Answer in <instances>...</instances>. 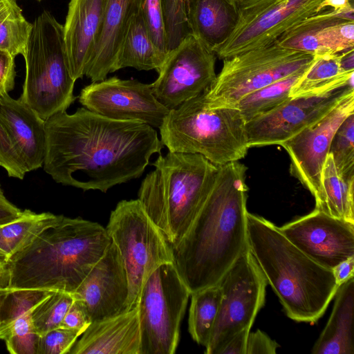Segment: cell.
Segmentation results:
<instances>
[{
  "label": "cell",
  "mask_w": 354,
  "mask_h": 354,
  "mask_svg": "<svg viewBox=\"0 0 354 354\" xmlns=\"http://www.w3.org/2000/svg\"><path fill=\"white\" fill-rule=\"evenodd\" d=\"M138 199L172 246L185 234L209 196L218 166L200 154L160 153Z\"/></svg>",
  "instance_id": "5b68a950"
},
{
  "label": "cell",
  "mask_w": 354,
  "mask_h": 354,
  "mask_svg": "<svg viewBox=\"0 0 354 354\" xmlns=\"http://www.w3.org/2000/svg\"><path fill=\"white\" fill-rule=\"evenodd\" d=\"M328 7L339 12H354V0H322L317 8V12L319 13Z\"/></svg>",
  "instance_id": "bcb514c9"
},
{
  "label": "cell",
  "mask_w": 354,
  "mask_h": 354,
  "mask_svg": "<svg viewBox=\"0 0 354 354\" xmlns=\"http://www.w3.org/2000/svg\"><path fill=\"white\" fill-rule=\"evenodd\" d=\"M73 295L83 304L91 322L127 311V276L113 241Z\"/></svg>",
  "instance_id": "d6986e66"
},
{
  "label": "cell",
  "mask_w": 354,
  "mask_h": 354,
  "mask_svg": "<svg viewBox=\"0 0 354 354\" xmlns=\"http://www.w3.org/2000/svg\"><path fill=\"white\" fill-rule=\"evenodd\" d=\"M315 55L283 48L276 41L225 58L205 91L212 106L233 107L242 97L283 78L304 73Z\"/></svg>",
  "instance_id": "9c48e42d"
},
{
  "label": "cell",
  "mask_w": 354,
  "mask_h": 354,
  "mask_svg": "<svg viewBox=\"0 0 354 354\" xmlns=\"http://www.w3.org/2000/svg\"><path fill=\"white\" fill-rule=\"evenodd\" d=\"M23 213L6 198L0 185V226L20 218Z\"/></svg>",
  "instance_id": "ee69618b"
},
{
  "label": "cell",
  "mask_w": 354,
  "mask_h": 354,
  "mask_svg": "<svg viewBox=\"0 0 354 354\" xmlns=\"http://www.w3.org/2000/svg\"><path fill=\"white\" fill-rule=\"evenodd\" d=\"M70 354H139L138 306L117 315L91 322Z\"/></svg>",
  "instance_id": "7402d4cb"
},
{
  "label": "cell",
  "mask_w": 354,
  "mask_h": 354,
  "mask_svg": "<svg viewBox=\"0 0 354 354\" xmlns=\"http://www.w3.org/2000/svg\"><path fill=\"white\" fill-rule=\"evenodd\" d=\"M4 263L0 260V284L6 286L5 278L3 277Z\"/></svg>",
  "instance_id": "681fc988"
},
{
  "label": "cell",
  "mask_w": 354,
  "mask_h": 354,
  "mask_svg": "<svg viewBox=\"0 0 354 354\" xmlns=\"http://www.w3.org/2000/svg\"><path fill=\"white\" fill-rule=\"evenodd\" d=\"M167 55L152 40L140 8L131 20L118 52L113 71L131 67L139 71H158Z\"/></svg>",
  "instance_id": "4316f807"
},
{
  "label": "cell",
  "mask_w": 354,
  "mask_h": 354,
  "mask_svg": "<svg viewBox=\"0 0 354 354\" xmlns=\"http://www.w3.org/2000/svg\"><path fill=\"white\" fill-rule=\"evenodd\" d=\"M139 9V0H108L100 34L85 72L93 82L104 80L114 72L118 52Z\"/></svg>",
  "instance_id": "603a6c76"
},
{
  "label": "cell",
  "mask_w": 354,
  "mask_h": 354,
  "mask_svg": "<svg viewBox=\"0 0 354 354\" xmlns=\"http://www.w3.org/2000/svg\"><path fill=\"white\" fill-rule=\"evenodd\" d=\"M279 345L260 330L250 332L248 336L245 354H275Z\"/></svg>",
  "instance_id": "60d3db41"
},
{
  "label": "cell",
  "mask_w": 354,
  "mask_h": 354,
  "mask_svg": "<svg viewBox=\"0 0 354 354\" xmlns=\"http://www.w3.org/2000/svg\"><path fill=\"white\" fill-rule=\"evenodd\" d=\"M279 228L301 251L327 269L354 257V223L317 209Z\"/></svg>",
  "instance_id": "ac0fdd59"
},
{
  "label": "cell",
  "mask_w": 354,
  "mask_h": 354,
  "mask_svg": "<svg viewBox=\"0 0 354 354\" xmlns=\"http://www.w3.org/2000/svg\"><path fill=\"white\" fill-rule=\"evenodd\" d=\"M15 57L0 50V95L8 93L15 86Z\"/></svg>",
  "instance_id": "b9f144b4"
},
{
  "label": "cell",
  "mask_w": 354,
  "mask_h": 354,
  "mask_svg": "<svg viewBox=\"0 0 354 354\" xmlns=\"http://www.w3.org/2000/svg\"><path fill=\"white\" fill-rule=\"evenodd\" d=\"M276 42L313 55L354 48V12L322 11L286 32Z\"/></svg>",
  "instance_id": "ffe728a7"
},
{
  "label": "cell",
  "mask_w": 354,
  "mask_h": 354,
  "mask_svg": "<svg viewBox=\"0 0 354 354\" xmlns=\"http://www.w3.org/2000/svg\"><path fill=\"white\" fill-rule=\"evenodd\" d=\"M3 0H0V5L2 3Z\"/></svg>",
  "instance_id": "f907efd6"
},
{
  "label": "cell",
  "mask_w": 354,
  "mask_h": 354,
  "mask_svg": "<svg viewBox=\"0 0 354 354\" xmlns=\"http://www.w3.org/2000/svg\"><path fill=\"white\" fill-rule=\"evenodd\" d=\"M245 126L237 108L212 106L204 91L169 110L160 140L169 151L200 154L220 166L246 156Z\"/></svg>",
  "instance_id": "8992f818"
},
{
  "label": "cell",
  "mask_w": 354,
  "mask_h": 354,
  "mask_svg": "<svg viewBox=\"0 0 354 354\" xmlns=\"http://www.w3.org/2000/svg\"><path fill=\"white\" fill-rule=\"evenodd\" d=\"M333 311L315 342L313 354H354V277L339 285Z\"/></svg>",
  "instance_id": "d4e9b609"
},
{
  "label": "cell",
  "mask_w": 354,
  "mask_h": 354,
  "mask_svg": "<svg viewBox=\"0 0 354 354\" xmlns=\"http://www.w3.org/2000/svg\"><path fill=\"white\" fill-rule=\"evenodd\" d=\"M354 257H350L337 264L332 269L338 286L354 277Z\"/></svg>",
  "instance_id": "f6af8a7d"
},
{
  "label": "cell",
  "mask_w": 354,
  "mask_h": 354,
  "mask_svg": "<svg viewBox=\"0 0 354 354\" xmlns=\"http://www.w3.org/2000/svg\"><path fill=\"white\" fill-rule=\"evenodd\" d=\"M322 180L324 203L320 211L354 223V178H342L330 153L323 167Z\"/></svg>",
  "instance_id": "f1b7e54d"
},
{
  "label": "cell",
  "mask_w": 354,
  "mask_h": 354,
  "mask_svg": "<svg viewBox=\"0 0 354 354\" xmlns=\"http://www.w3.org/2000/svg\"><path fill=\"white\" fill-rule=\"evenodd\" d=\"M80 103L88 110L118 120H136L160 128L169 110L154 96L151 84L118 77L83 88Z\"/></svg>",
  "instance_id": "2e32d148"
},
{
  "label": "cell",
  "mask_w": 354,
  "mask_h": 354,
  "mask_svg": "<svg viewBox=\"0 0 354 354\" xmlns=\"http://www.w3.org/2000/svg\"><path fill=\"white\" fill-rule=\"evenodd\" d=\"M248 248L288 317L313 324L338 288L332 270L312 260L266 218L247 214Z\"/></svg>",
  "instance_id": "277c9868"
},
{
  "label": "cell",
  "mask_w": 354,
  "mask_h": 354,
  "mask_svg": "<svg viewBox=\"0 0 354 354\" xmlns=\"http://www.w3.org/2000/svg\"><path fill=\"white\" fill-rule=\"evenodd\" d=\"M190 292L174 262L162 264L143 284L138 303L139 354H174Z\"/></svg>",
  "instance_id": "30bf717a"
},
{
  "label": "cell",
  "mask_w": 354,
  "mask_h": 354,
  "mask_svg": "<svg viewBox=\"0 0 354 354\" xmlns=\"http://www.w3.org/2000/svg\"><path fill=\"white\" fill-rule=\"evenodd\" d=\"M250 329H243L233 335L218 354H245L247 339Z\"/></svg>",
  "instance_id": "7bdbcfd3"
},
{
  "label": "cell",
  "mask_w": 354,
  "mask_h": 354,
  "mask_svg": "<svg viewBox=\"0 0 354 354\" xmlns=\"http://www.w3.org/2000/svg\"><path fill=\"white\" fill-rule=\"evenodd\" d=\"M353 113L354 90L317 123L280 145L290 156V174L312 194L319 210L324 203L322 171L331 140L340 124Z\"/></svg>",
  "instance_id": "9a60e30c"
},
{
  "label": "cell",
  "mask_w": 354,
  "mask_h": 354,
  "mask_svg": "<svg viewBox=\"0 0 354 354\" xmlns=\"http://www.w3.org/2000/svg\"><path fill=\"white\" fill-rule=\"evenodd\" d=\"M215 53L190 34L169 51L151 84L156 98L169 110L206 91L214 81Z\"/></svg>",
  "instance_id": "5bb4252c"
},
{
  "label": "cell",
  "mask_w": 354,
  "mask_h": 354,
  "mask_svg": "<svg viewBox=\"0 0 354 354\" xmlns=\"http://www.w3.org/2000/svg\"><path fill=\"white\" fill-rule=\"evenodd\" d=\"M322 0H239L236 26L214 53L224 59L275 42L306 19L317 14Z\"/></svg>",
  "instance_id": "7c38bea8"
},
{
  "label": "cell",
  "mask_w": 354,
  "mask_h": 354,
  "mask_svg": "<svg viewBox=\"0 0 354 354\" xmlns=\"http://www.w3.org/2000/svg\"><path fill=\"white\" fill-rule=\"evenodd\" d=\"M246 171L239 161L218 166L209 196L172 246L174 263L191 294L217 284L248 248Z\"/></svg>",
  "instance_id": "7a4b0ae2"
},
{
  "label": "cell",
  "mask_w": 354,
  "mask_h": 354,
  "mask_svg": "<svg viewBox=\"0 0 354 354\" xmlns=\"http://www.w3.org/2000/svg\"><path fill=\"white\" fill-rule=\"evenodd\" d=\"M189 312V332L198 344L207 346L218 314L222 292L218 284L196 291Z\"/></svg>",
  "instance_id": "f546056e"
},
{
  "label": "cell",
  "mask_w": 354,
  "mask_h": 354,
  "mask_svg": "<svg viewBox=\"0 0 354 354\" xmlns=\"http://www.w3.org/2000/svg\"><path fill=\"white\" fill-rule=\"evenodd\" d=\"M139 1L140 8L152 40L161 51L168 54L162 19L161 0Z\"/></svg>",
  "instance_id": "f35d334b"
},
{
  "label": "cell",
  "mask_w": 354,
  "mask_h": 354,
  "mask_svg": "<svg viewBox=\"0 0 354 354\" xmlns=\"http://www.w3.org/2000/svg\"><path fill=\"white\" fill-rule=\"evenodd\" d=\"M36 1H42V0H36Z\"/></svg>",
  "instance_id": "816d5d0a"
},
{
  "label": "cell",
  "mask_w": 354,
  "mask_h": 354,
  "mask_svg": "<svg viewBox=\"0 0 354 354\" xmlns=\"http://www.w3.org/2000/svg\"><path fill=\"white\" fill-rule=\"evenodd\" d=\"M45 121L19 98L0 95V166L9 177L23 180L43 166Z\"/></svg>",
  "instance_id": "4fadbf2b"
},
{
  "label": "cell",
  "mask_w": 354,
  "mask_h": 354,
  "mask_svg": "<svg viewBox=\"0 0 354 354\" xmlns=\"http://www.w3.org/2000/svg\"><path fill=\"white\" fill-rule=\"evenodd\" d=\"M44 170L58 183L106 192L139 178L163 145L150 125L108 118L83 107L45 120Z\"/></svg>",
  "instance_id": "6da1fadb"
},
{
  "label": "cell",
  "mask_w": 354,
  "mask_h": 354,
  "mask_svg": "<svg viewBox=\"0 0 354 354\" xmlns=\"http://www.w3.org/2000/svg\"><path fill=\"white\" fill-rule=\"evenodd\" d=\"M302 74L283 78L252 92L242 97L233 107L240 111L245 122L266 114L291 98L290 90Z\"/></svg>",
  "instance_id": "4dcf8cb0"
},
{
  "label": "cell",
  "mask_w": 354,
  "mask_h": 354,
  "mask_svg": "<svg viewBox=\"0 0 354 354\" xmlns=\"http://www.w3.org/2000/svg\"><path fill=\"white\" fill-rule=\"evenodd\" d=\"M342 52L315 55L309 68L290 90V97L324 95L341 88L354 87V72H346L341 66Z\"/></svg>",
  "instance_id": "484cf974"
},
{
  "label": "cell",
  "mask_w": 354,
  "mask_h": 354,
  "mask_svg": "<svg viewBox=\"0 0 354 354\" xmlns=\"http://www.w3.org/2000/svg\"><path fill=\"white\" fill-rule=\"evenodd\" d=\"M82 333L59 327L40 335L37 354L68 353Z\"/></svg>",
  "instance_id": "74e56055"
},
{
  "label": "cell",
  "mask_w": 354,
  "mask_h": 354,
  "mask_svg": "<svg viewBox=\"0 0 354 354\" xmlns=\"http://www.w3.org/2000/svg\"><path fill=\"white\" fill-rule=\"evenodd\" d=\"M108 0H71L64 39L68 65L76 81L85 75L97 42Z\"/></svg>",
  "instance_id": "44dd1931"
},
{
  "label": "cell",
  "mask_w": 354,
  "mask_h": 354,
  "mask_svg": "<svg viewBox=\"0 0 354 354\" xmlns=\"http://www.w3.org/2000/svg\"><path fill=\"white\" fill-rule=\"evenodd\" d=\"M32 26L25 19L17 0H3L0 5V50L15 57L24 56Z\"/></svg>",
  "instance_id": "1f68e13d"
},
{
  "label": "cell",
  "mask_w": 354,
  "mask_h": 354,
  "mask_svg": "<svg viewBox=\"0 0 354 354\" xmlns=\"http://www.w3.org/2000/svg\"><path fill=\"white\" fill-rule=\"evenodd\" d=\"M74 301L73 294L53 291L30 311V318L37 333L41 335L60 327L61 323Z\"/></svg>",
  "instance_id": "836d02e7"
},
{
  "label": "cell",
  "mask_w": 354,
  "mask_h": 354,
  "mask_svg": "<svg viewBox=\"0 0 354 354\" xmlns=\"http://www.w3.org/2000/svg\"><path fill=\"white\" fill-rule=\"evenodd\" d=\"M189 0H161V8L168 53L191 34L188 22Z\"/></svg>",
  "instance_id": "d590c367"
},
{
  "label": "cell",
  "mask_w": 354,
  "mask_h": 354,
  "mask_svg": "<svg viewBox=\"0 0 354 354\" xmlns=\"http://www.w3.org/2000/svg\"><path fill=\"white\" fill-rule=\"evenodd\" d=\"M239 0H189L191 34L212 51L222 44L235 28Z\"/></svg>",
  "instance_id": "cb8c5ba5"
},
{
  "label": "cell",
  "mask_w": 354,
  "mask_h": 354,
  "mask_svg": "<svg viewBox=\"0 0 354 354\" xmlns=\"http://www.w3.org/2000/svg\"><path fill=\"white\" fill-rule=\"evenodd\" d=\"M111 241L106 227L97 223L57 215L4 263L6 286L73 294Z\"/></svg>",
  "instance_id": "3957f363"
},
{
  "label": "cell",
  "mask_w": 354,
  "mask_h": 354,
  "mask_svg": "<svg viewBox=\"0 0 354 354\" xmlns=\"http://www.w3.org/2000/svg\"><path fill=\"white\" fill-rule=\"evenodd\" d=\"M10 289H8L6 286L0 284V311L1 308L3 304V301L8 294Z\"/></svg>",
  "instance_id": "c3c4849f"
},
{
  "label": "cell",
  "mask_w": 354,
  "mask_h": 354,
  "mask_svg": "<svg viewBox=\"0 0 354 354\" xmlns=\"http://www.w3.org/2000/svg\"><path fill=\"white\" fill-rule=\"evenodd\" d=\"M354 87L330 93L293 97L274 110L245 122L249 148L281 145L326 115Z\"/></svg>",
  "instance_id": "e0dca14e"
},
{
  "label": "cell",
  "mask_w": 354,
  "mask_h": 354,
  "mask_svg": "<svg viewBox=\"0 0 354 354\" xmlns=\"http://www.w3.org/2000/svg\"><path fill=\"white\" fill-rule=\"evenodd\" d=\"M50 212L35 213L24 210L23 215L0 226V260L5 263L32 241L56 219Z\"/></svg>",
  "instance_id": "83f0119b"
},
{
  "label": "cell",
  "mask_w": 354,
  "mask_h": 354,
  "mask_svg": "<svg viewBox=\"0 0 354 354\" xmlns=\"http://www.w3.org/2000/svg\"><path fill=\"white\" fill-rule=\"evenodd\" d=\"M328 153L342 178H354V113L347 116L336 130Z\"/></svg>",
  "instance_id": "e575fe53"
},
{
  "label": "cell",
  "mask_w": 354,
  "mask_h": 354,
  "mask_svg": "<svg viewBox=\"0 0 354 354\" xmlns=\"http://www.w3.org/2000/svg\"><path fill=\"white\" fill-rule=\"evenodd\" d=\"M53 291L41 289L9 290L0 311V339L19 317L31 310Z\"/></svg>",
  "instance_id": "d6a6232c"
},
{
  "label": "cell",
  "mask_w": 354,
  "mask_h": 354,
  "mask_svg": "<svg viewBox=\"0 0 354 354\" xmlns=\"http://www.w3.org/2000/svg\"><path fill=\"white\" fill-rule=\"evenodd\" d=\"M106 230L126 270L129 310L137 307L149 275L162 264L174 262L172 247L138 199L120 201L111 212Z\"/></svg>",
  "instance_id": "ba28073f"
},
{
  "label": "cell",
  "mask_w": 354,
  "mask_h": 354,
  "mask_svg": "<svg viewBox=\"0 0 354 354\" xmlns=\"http://www.w3.org/2000/svg\"><path fill=\"white\" fill-rule=\"evenodd\" d=\"M39 338L40 335L32 325L29 313L13 322L3 340L12 354H37Z\"/></svg>",
  "instance_id": "8d00e7d4"
},
{
  "label": "cell",
  "mask_w": 354,
  "mask_h": 354,
  "mask_svg": "<svg viewBox=\"0 0 354 354\" xmlns=\"http://www.w3.org/2000/svg\"><path fill=\"white\" fill-rule=\"evenodd\" d=\"M222 298L206 354H218L238 332L251 329L263 306L268 284L264 274L248 248L218 282Z\"/></svg>",
  "instance_id": "8fae6325"
},
{
  "label": "cell",
  "mask_w": 354,
  "mask_h": 354,
  "mask_svg": "<svg viewBox=\"0 0 354 354\" xmlns=\"http://www.w3.org/2000/svg\"><path fill=\"white\" fill-rule=\"evenodd\" d=\"M354 48L342 52L341 66L346 72H354Z\"/></svg>",
  "instance_id": "7dc6e473"
},
{
  "label": "cell",
  "mask_w": 354,
  "mask_h": 354,
  "mask_svg": "<svg viewBox=\"0 0 354 354\" xmlns=\"http://www.w3.org/2000/svg\"><path fill=\"white\" fill-rule=\"evenodd\" d=\"M91 322L83 304L75 299L67 310L60 327L80 331L82 334Z\"/></svg>",
  "instance_id": "ab89813d"
},
{
  "label": "cell",
  "mask_w": 354,
  "mask_h": 354,
  "mask_svg": "<svg viewBox=\"0 0 354 354\" xmlns=\"http://www.w3.org/2000/svg\"><path fill=\"white\" fill-rule=\"evenodd\" d=\"M26 76L19 99L44 121L64 112L75 100L63 25L47 10L32 23L23 56Z\"/></svg>",
  "instance_id": "52a82bcc"
}]
</instances>
